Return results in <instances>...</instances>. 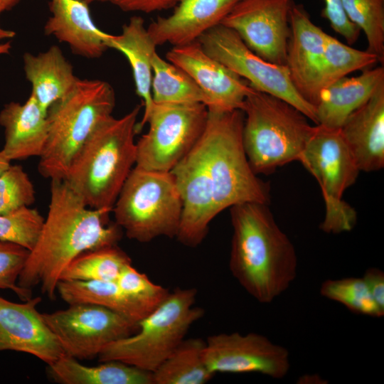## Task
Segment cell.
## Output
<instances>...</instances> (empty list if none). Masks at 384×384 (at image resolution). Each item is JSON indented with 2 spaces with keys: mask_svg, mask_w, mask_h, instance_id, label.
I'll return each mask as SVG.
<instances>
[{
  "mask_svg": "<svg viewBox=\"0 0 384 384\" xmlns=\"http://www.w3.org/2000/svg\"><path fill=\"white\" fill-rule=\"evenodd\" d=\"M50 181L48 214L18 285L28 290L40 285L42 293L54 299L67 267L83 252L117 245L122 229L109 223L111 209L90 208L64 179Z\"/></svg>",
  "mask_w": 384,
  "mask_h": 384,
  "instance_id": "cell-1",
  "label": "cell"
},
{
  "mask_svg": "<svg viewBox=\"0 0 384 384\" xmlns=\"http://www.w3.org/2000/svg\"><path fill=\"white\" fill-rule=\"evenodd\" d=\"M230 208V272L258 302L271 303L297 277L294 246L277 224L267 204L245 202Z\"/></svg>",
  "mask_w": 384,
  "mask_h": 384,
  "instance_id": "cell-2",
  "label": "cell"
},
{
  "mask_svg": "<svg viewBox=\"0 0 384 384\" xmlns=\"http://www.w3.org/2000/svg\"><path fill=\"white\" fill-rule=\"evenodd\" d=\"M141 106L110 117L91 134L72 161L65 181L90 208H112L136 164L137 119Z\"/></svg>",
  "mask_w": 384,
  "mask_h": 384,
  "instance_id": "cell-3",
  "label": "cell"
},
{
  "mask_svg": "<svg viewBox=\"0 0 384 384\" xmlns=\"http://www.w3.org/2000/svg\"><path fill=\"white\" fill-rule=\"evenodd\" d=\"M115 106L112 87L101 80L79 79L72 91L47 111L48 134L39 157L41 176L65 179L78 151Z\"/></svg>",
  "mask_w": 384,
  "mask_h": 384,
  "instance_id": "cell-4",
  "label": "cell"
},
{
  "mask_svg": "<svg viewBox=\"0 0 384 384\" xmlns=\"http://www.w3.org/2000/svg\"><path fill=\"white\" fill-rule=\"evenodd\" d=\"M241 110L242 144L256 174H269L299 161L314 129L306 116L289 102L253 87Z\"/></svg>",
  "mask_w": 384,
  "mask_h": 384,
  "instance_id": "cell-5",
  "label": "cell"
},
{
  "mask_svg": "<svg viewBox=\"0 0 384 384\" xmlns=\"http://www.w3.org/2000/svg\"><path fill=\"white\" fill-rule=\"evenodd\" d=\"M241 110L209 112L201 137L216 215L245 202L268 204L270 186L252 169L242 144Z\"/></svg>",
  "mask_w": 384,
  "mask_h": 384,
  "instance_id": "cell-6",
  "label": "cell"
},
{
  "mask_svg": "<svg viewBox=\"0 0 384 384\" xmlns=\"http://www.w3.org/2000/svg\"><path fill=\"white\" fill-rule=\"evenodd\" d=\"M197 289L176 288L138 323L133 334L107 345L99 362L118 361L153 373L185 339L191 326L203 317L195 306Z\"/></svg>",
  "mask_w": 384,
  "mask_h": 384,
  "instance_id": "cell-7",
  "label": "cell"
},
{
  "mask_svg": "<svg viewBox=\"0 0 384 384\" xmlns=\"http://www.w3.org/2000/svg\"><path fill=\"white\" fill-rule=\"evenodd\" d=\"M182 207L171 171L135 166L126 179L112 211L115 223L128 238L149 242L161 236L176 238Z\"/></svg>",
  "mask_w": 384,
  "mask_h": 384,
  "instance_id": "cell-8",
  "label": "cell"
},
{
  "mask_svg": "<svg viewBox=\"0 0 384 384\" xmlns=\"http://www.w3.org/2000/svg\"><path fill=\"white\" fill-rule=\"evenodd\" d=\"M299 161L316 178L325 203L320 228L326 233L351 231L357 220L356 210L343 200L360 172L340 128L315 124Z\"/></svg>",
  "mask_w": 384,
  "mask_h": 384,
  "instance_id": "cell-9",
  "label": "cell"
},
{
  "mask_svg": "<svg viewBox=\"0 0 384 384\" xmlns=\"http://www.w3.org/2000/svg\"><path fill=\"white\" fill-rule=\"evenodd\" d=\"M208 115L202 103H154L146 120L148 132L136 142L135 166L171 171L200 139Z\"/></svg>",
  "mask_w": 384,
  "mask_h": 384,
  "instance_id": "cell-10",
  "label": "cell"
},
{
  "mask_svg": "<svg viewBox=\"0 0 384 384\" xmlns=\"http://www.w3.org/2000/svg\"><path fill=\"white\" fill-rule=\"evenodd\" d=\"M197 41L210 56L244 78L253 88L289 102L316 124L315 108L298 92L286 65L264 60L251 50L233 30L221 24L203 33Z\"/></svg>",
  "mask_w": 384,
  "mask_h": 384,
  "instance_id": "cell-11",
  "label": "cell"
},
{
  "mask_svg": "<svg viewBox=\"0 0 384 384\" xmlns=\"http://www.w3.org/2000/svg\"><path fill=\"white\" fill-rule=\"evenodd\" d=\"M68 305L42 315L65 355L77 360L97 357L107 345L138 330V323L109 309L83 303Z\"/></svg>",
  "mask_w": 384,
  "mask_h": 384,
  "instance_id": "cell-12",
  "label": "cell"
},
{
  "mask_svg": "<svg viewBox=\"0 0 384 384\" xmlns=\"http://www.w3.org/2000/svg\"><path fill=\"white\" fill-rule=\"evenodd\" d=\"M204 361L208 370L217 373H256L280 379L290 369L289 351L257 334L221 333L206 340Z\"/></svg>",
  "mask_w": 384,
  "mask_h": 384,
  "instance_id": "cell-13",
  "label": "cell"
},
{
  "mask_svg": "<svg viewBox=\"0 0 384 384\" xmlns=\"http://www.w3.org/2000/svg\"><path fill=\"white\" fill-rule=\"evenodd\" d=\"M292 0H240L222 21L255 53L286 65Z\"/></svg>",
  "mask_w": 384,
  "mask_h": 384,
  "instance_id": "cell-14",
  "label": "cell"
},
{
  "mask_svg": "<svg viewBox=\"0 0 384 384\" xmlns=\"http://www.w3.org/2000/svg\"><path fill=\"white\" fill-rule=\"evenodd\" d=\"M171 172L183 206L176 238L185 246L197 247L205 239L211 220L217 215L201 138Z\"/></svg>",
  "mask_w": 384,
  "mask_h": 384,
  "instance_id": "cell-15",
  "label": "cell"
},
{
  "mask_svg": "<svg viewBox=\"0 0 384 384\" xmlns=\"http://www.w3.org/2000/svg\"><path fill=\"white\" fill-rule=\"evenodd\" d=\"M166 60L186 72L206 97L209 112L242 110L252 87L244 78L210 56L198 41L173 46Z\"/></svg>",
  "mask_w": 384,
  "mask_h": 384,
  "instance_id": "cell-16",
  "label": "cell"
},
{
  "mask_svg": "<svg viewBox=\"0 0 384 384\" xmlns=\"http://www.w3.org/2000/svg\"><path fill=\"white\" fill-rule=\"evenodd\" d=\"M14 302L0 296V351L33 355L50 365L65 355L36 306L39 297Z\"/></svg>",
  "mask_w": 384,
  "mask_h": 384,
  "instance_id": "cell-17",
  "label": "cell"
},
{
  "mask_svg": "<svg viewBox=\"0 0 384 384\" xmlns=\"http://www.w3.org/2000/svg\"><path fill=\"white\" fill-rule=\"evenodd\" d=\"M289 26L286 66L298 92L315 108V87L322 65L327 33L311 21L302 5L292 4Z\"/></svg>",
  "mask_w": 384,
  "mask_h": 384,
  "instance_id": "cell-18",
  "label": "cell"
},
{
  "mask_svg": "<svg viewBox=\"0 0 384 384\" xmlns=\"http://www.w3.org/2000/svg\"><path fill=\"white\" fill-rule=\"evenodd\" d=\"M240 0H178L171 15L158 17L147 31L156 46H183L221 23Z\"/></svg>",
  "mask_w": 384,
  "mask_h": 384,
  "instance_id": "cell-19",
  "label": "cell"
},
{
  "mask_svg": "<svg viewBox=\"0 0 384 384\" xmlns=\"http://www.w3.org/2000/svg\"><path fill=\"white\" fill-rule=\"evenodd\" d=\"M360 171L384 166V82L372 96L352 112L340 127Z\"/></svg>",
  "mask_w": 384,
  "mask_h": 384,
  "instance_id": "cell-20",
  "label": "cell"
},
{
  "mask_svg": "<svg viewBox=\"0 0 384 384\" xmlns=\"http://www.w3.org/2000/svg\"><path fill=\"white\" fill-rule=\"evenodd\" d=\"M51 16L44 32L67 43L75 55L100 58L108 48L112 37L94 23L89 4L83 0H50Z\"/></svg>",
  "mask_w": 384,
  "mask_h": 384,
  "instance_id": "cell-21",
  "label": "cell"
},
{
  "mask_svg": "<svg viewBox=\"0 0 384 384\" xmlns=\"http://www.w3.org/2000/svg\"><path fill=\"white\" fill-rule=\"evenodd\" d=\"M0 125L5 134L1 151L9 160L41 156L48 134L47 113L31 95L23 104L6 105L0 112Z\"/></svg>",
  "mask_w": 384,
  "mask_h": 384,
  "instance_id": "cell-22",
  "label": "cell"
},
{
  "mask_svg": "<svg viewBox=\"0 0 384 384\" xmlns=\"http://www.w3.org/2000/svg\"><path fill=\"white\" fill-rule=\"evenodd\" d=\"M384 82L383 66L364 70L358 76L343 77L320 93L315 107L316 124L340 128Z\"/></svg>",
  "mask_w": 384,
  "mask_h": 384,
  "instance_id": "cell-23",
  "label": "cell"
},
{
  "mask_svg": "<svg viewBox=\"0 0 384 384\" xmlns=\"http://www.w3.org/2000/svg\"><path fill=\"white\" fill-rule=\"evenodd\" d=\"M156 45L151 39L141 16H134L124 24L120 34L112 35L108 48L121 52L127 59L132 70L137 95L144 107L142 119L137 124V132L141 131L153 107L151 97L152 58Z\"/></svg>",
  "mask_w": 384,
  "mask_h": 384,
  "instance_id": "cell-24",
  "label": "cell"
},
{
  "mask_svg": "<svg viewBox=\"0 0 384 384\" xmlns=\"http://www.w3.org/2000/svg\"><path fill=\"white\" fill-rule=\"evenodd\" d=\"M23 60L26 78L31 85V95L46 113L72 91L79 80L57 46L38 55L26 53Z\"/></svg>",
  "mask_w": 384,
  "mask_h": 384,
  "instance_id": "cell-25",
  "label": "cell"
},
{
  "mask_svg": "<svg viewBox=\"0 0 384 384\" xmlns=\"http://www.w3.org/2000/svg\"><path fill=\"white\" fill-rule=\"evenodd\" d=\"M100 363L87 366L64 355L48 365V374L61 384H153L151 372L118 361Z\"/></svg>",
  "mask_w": 384,
  "mask_h": 384,
  "instance_id": "cell-26",
  "label": "cell"
},
{
  "mask_svg": "<svg viewBox=\"0 0 384 384\" xmlns=\"http://www.w3.org/2000/svg\"><path fill=\"white\" fill-rule=\"evenodd\" d=\"M57 293L68 304L98 305L139 323L149 314L119 287L116 281L60 280Z\"/></svg>",
  "mask_w": 384,
  "mask_h": 384,
  "instance_id": "cell-27",
  "label": "cell"
},
{
  "mask_svg": "<svg viewBox=\"0 0 384 384\" xmlns=\"http://www.w3.org/2000/svg\"><path fill=\"white\" fill-rule=\"evenodd\" d=\"M206 341L185 338L152 373L153 384H205L214 374L204 361Z\"/></svg>",
  "mask_w": 384,
  "mask_h": 384,
  "instance_id": "cell-28",
  "label": "cell"
},
{
  "mask_svg": "<svg viewBox=\"0 0 384 384\" xmlns=\"http://www.w3.org/2000/svg\"><path fill=\"white\" fill-rule=\"evenodd\" d=\"M151 90L153 102L156 104H206L204 93L194 80L157 53L152 58Z\"/></svg>",
  "mask_w": 384,
  "mask_h": 384,
  "instance_id": "cell-29",
  "label": "cell"
},
{
  "mask_svg": "<svg viewBox=\"0 0 384 384\" xmlns=\"http://www.w3.org/2000/svg\"><path fill=\"white\" fill-rule=\"evenodd\" d=\"M378 62L379 60L375 55L351 48L327 34L315 87L316 104L321 92L334 82L356 70L368 69Z\"/></svg>",
  "mask_w": 384,
  "mask_h": 384,
  "instance_id": "cell-30",
  "label": "cell"
},
{
  "mask_svg": "<svg viewBox=\"0 0 384 384\" xmlns=\"http://www.w3.org/2000/svg\"><path fill=\"white\" fill-rule=\"evenodd\" d=\"M131 263L129 257L117 245L89 250L67 267L60 280L116 281Z\"/></svg>",
  "mask_w": 384,
  "mask_h": 384,
  "instance_id": "cell-31",
  "label": "cell"
},
{
  "mask_svg": "<svg viewBox=\"0 0 384 384\" xmlns=\"http://www.w3.org/2000/svg\"><path fill=\"white\" fill-rule=\"evenodd\" d=\"M348 18L365 33L367 51L384 60V0H341Z\"/></svg>",
  "mask_w": 384,
  "mask_h": 384,
  "instance_id": "cell-32",
  "label": "cell"
},
{
  "mask_svg": "<svg viewBox=\"0 0 384 384\" xmlns=\"http://www.w3.org/2000/svg\"><path fill=\"white\" fill-rule=\"evenodd\" d=\"M320 294L355 314L376 318L384 315V311L373 299L363 277L325 280L321 285Z\"/></svg>",
  "mask_w": 384,
  "mask_h": 384,
  "instance_id": "cell-33",
  "label": "cell"
},
{
  "mask_svg": "<svg viewBox=\"0 0 384 384\" xmlns=\"http://www.w3.org/2000/svg\"><path fill=\"white\" fill-rule=\"evenodd\" d=\"M44 220L30 206L0 214V241L16 244L30 252L38 240Z\"/></svg>",
  "mask_w": 384,
  "mask_h": 384,
  "instance_id": "cell-34",
  "label": "cell"
},
{
  "mask_svg": "<svg viewBox=\"0 0 384 384\" xmlns=\"http://www.w3.org/2000/svg\"><path fill=\"white\" fill-rule=\"evenodd\" d=\"M116 282L148 314L157 308L170 293L168 289L152 282L145 274L137 271L132 263L124 267Z\"/></svg>",
  "mask_w": 384,
  "mask_h": 384,
  "instance_id": "cell-35",
  "label": "cell"
},
{
  "mask_svg": "<svg viewBox=\"0 0 384 384\" xmlns=\"http://www.w3.org/2000/svg\"><path fill=\"white\" fill-rule=\"evenodd\" d=\"M34 201V186L21 166L11 164L0 174V214L30 206Z\"/></svg>",
  "mask_w": 384,
  "mask_h": 384,
  "instance_id": "cell-36",
  "label": "cell"
},
{
  "mask_svg": "<svg viewBox=\"0 0 384 384\" xmlns=\"http://www.w3.org/2000/svg\"><path fill=\"white\" fill-rule=\"evenodd\" d=\"M28 253V250L19 245L0 241V289L13 291L22 301L32 298V290L18 285Z\"/></svg>",
  "mask_w": 384,
  "mask_h": 384,
  "instance_id": "cell-37",
  "label": "cell"
},
{
  "mask_svg": "<svg viewBox=\"0 0 384 384\" xmlns=\"http://www.w3.org/2000/svg\"><path fill=\"white\" fill-rule=\"evenodd\" d=\"M325 6L321 16L327 19L331 28L342 36L349 44L354 43L360 35V28L347 17L341 0H324Z\"/></svg>",
  "mask_w": 384,
  "mask_h": 384,
  "instance_id": "cell-38",
  "label": "cell"
},
{
  "mask_svg": "<svg viewBox=\"0 0 384 384\" xmlns=\"http://www.w3.org/2000/svg\"><path fill=\"white\" fill-rule=\"evenodd\" d=\"M109 1L124 11L150 13L174 7L178 0H110Z\"/></svg>",
  "mask_w": 384,
  "mask_h": 384,
  "instance_id": "cell-39",
  "label": "cell"
},
{
  "mask_svg": "<svg viewBox=\"0 0 384 384\" xmlns=\"http://www.w3.org/2000/svg\"><path fill=\"white\" fill-rule=\"evenodd\" d=\"M363 279L373 299L384 311V272L378 268L369 267L366 270Z\"/></svg>",
  "mask_w": 384,
  "mask_h": 384,
  "instance_id": "cell-40",
  "label": "cell"
},
{
  "mask_svg": "<svg viewBox=\"0 0 384 384\" xmlns=\"http://www.w3.org/2000/svg\"><path fill=\"white\" fill-rule=\"evenodd\" d=\"M4 11L3 7L0 5V14ZM15 32L10 30L4 29L0 26V40L11 38L15 36Z\"/></svg>",
  "mask_w": 384,
  "mask_h": 384,
  "instance_id": "cell-41",
  "label": "cell"
},
{
  "mask_svg": "<svg viewBox=\"0 0 384 384\" xmlns=\"http://www.w3.org/2000/svg\"><path fill=\"white\" fill-rule=\"evenodd\" d=\"M11 161L4 155L3 151H0V174L6 169L11 165Z\"/></svg>",
  "mask_w": 384,
  "mask_h": 384,
  "instance_id": "cell-42",
  "label": "cell"
},
{
  "mask_svg": "<svg viewBox=\"0 0 384 384\" xmlns=\"http://www.w3.org/2000/svg\"><path fill=\"white\" fill-rule=\"evenodd\" d=\"M20 0H0V5L4 8V11L9 10L14 7Z\"/></svg>",
  "mask_w": 384,
  "mask_h": 384,
  "instance_id": "cell-43",
  "label": "cell"
},
{
  "mask_svg": "<svg viewBox=\"0 0 384 384\" xmlns=\"http://www.w3.org/2000/svg\"><path fill=\"white\" fill-rule=\"evenodd\" d=\"M11 43L9 42L0 44V55L3 54L9 53L11 50Z\"/></svg>",
  "mask_w": 384,
  "mask_h": 384,
  "instance_id": "cell-44",
  "label": "cell"
},
{
  "mask_svg": "<svg viewBox=\"0 0 384 384\" xmlns=\"http://www.w3.org/2000/svg\"><path fill=\"white\" fill-rule=\"evenodd\" d=\"M83 1H85L88 4H91L92 2H95V1L105 2V1H109L110 0H83Z\"/></svg>",
  "mask_w": 384,
  "mask_h": 384,
  "instance_id": "cell-45",
  "label": "cell"
}]
</instances>
